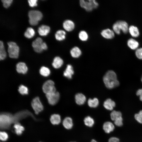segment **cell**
Returning <instances> with one entry per match:
<instances>
[{
  "mask_svg": "<svg viewBox=\"0 0 142 142\" xmlns=\"http://www.w3.org/2000/svg\"><path fill=\"white\" fill-rule=\"evenodd\" d=\"M141 81L142 82V77L141 79Z\"/></svg>",
  "mask_w": 142,
  "mask_h": 142,
  "instance_id": "obj_45",
  "label": "cell"
},
{
  "mask_svg": "<svg viewBox=\"0 0 142 142\" xmlns=\"http://www.w3.org/2000/svg\"><path fill=\"white\" fill-rule=\"evenodd\" d=\"M63 27L66 31L70 32L73 31L75 28L74 22L72 20L67 19L63 22Z\"/></svg>",
  "mask_w": 142,
  "mask_h": 142,
  "instance_id": "obj_10",
  "label": "cell"
},
{
  "mask_svg": "<svg viewBox=\"0 0 142 142\" xmlns=\"http://www.w3.org/2000/svg\"><path fill=\"white\" fill-rule=\"evenodd\" d=\"M29 22L32 26L37 25L38 22L42 17V14L40 11L37 10H31L28 13Z\"/></svg>",
  "mask_w": 142,
  "mask_h": 142,
  "instance_id": "obj_3",
  "label": "cell"
},
{
  "mask_svg": "<svg viewBox=\"0 0 142 142\" xmlns=\"http://www.w3.org/2000/svg\"><path fill=\"white\" fill-rule=\"evenodd\" d=\"M3 6L6 8H8L11 5L13 0H2Z\"/></svg>",
  "mask_w": 142,
  "mask_h": 142,
  "instance_id": "obj_36",
  "label": "cell"
},
{
  "mask_svg": "<svg viewBox=\"0 0 142 142\" xmlns=\"http://www.w3.org/2000/svg\"><path fill=\"white\" fill-rule=\"evenodd\" d=\"M111 119L114 121L117 119L122 116V114L120 112L115 110L112 111L110 114Z\"/></svg>",
  "mask_w": 142,
  "mask_h": 142,
  "instance_id": "obj_31",
  "label": "cell"
},
{
  "mask_svg": "<svg viewBox=\"0 0 142 142\" xmlns=\"http://www.w3.org/2000/svg\"><path fill=\"white\" fill-rule=\"evenodd\" d=\"M28 69L27 66L24 62H19L16 65V70L19 73L26 74L27 72Z\"/></svg>",
  "mask_w": 142,
  "mask_h": 142,
  "instance_id": "obj_12",
  "label": "cell"
},
{
  "mask_svg": "<svg viewBox=\"0 0 142 142\" xmlns=\"http://www.w3.org/2000/svg\"><path fill=\"white\" fill-rule=\"evenodd\" d=\"M103 106L106 109L109 110H113L115 106V102L110 98L106 99L104 102Z\"/></svg>",
  "mask_w": 142,
  "mask_h": 142,
  "instance_id": "obj_14",
  "label": "cell"
},
{
  "mask_svg": "<svg viewBox=\"0 0 142 142\" xmlns=\"http://www.w3.org/2000/svg\"><path fill=\"white\" fill-rule=\"evenodd\" d=\"M99 102L98 99L94 98L93 99H89L88 100V104L89 106L91 108H96L99 105Z\"/></svg>",
  "mask_w": 142,
  "mask_h": 142,
  "instance_id": "obj_28",
  "label": "cell"
},
{
  "mask_svg": "<svg viewBox=\"0 0 142 142\" xmlns=\"http://www.w3.org/2000/svg\"><path fill=\"white\" fill-rule=\"evenodd\" d=\"M101 34L104 38L107 39H111L115 36V33L113 30L109 28H106L102 30Z\"/></svg>",
  "mask_w": 142,
  "mask_h": 142,
  "instance_id": "obj_11",
  "label": "cell"
},
{
  "mask_svg": "<svg viewBox=\"0 0 142 142\" xmlns=\"http://www.w3.org/2000/svg\"><path fill=\"white\" fill-rule=\"evenodd\" d=\"M74 73L73 67L70 64L67 65L65 71L63 72V75L69 79H71Z\"/></svg>",
  "mask_w": 142,
  "mask_h": 142,
  "instance_id": "obj_15",
  "label": "cell"
},
{
  "mask_svg": "<svg viewBox=\"0 0 142 142\" xmlns=\"http://www.w3.org/2000/svg\"></svg>",
  "mask_w": 142,
  "mask_h": 142,
  "instance_id": "obj_47",
  "label": "cell"
},
{
  "mask_svg": "<svg viewBox=\"0 0 142 142\" xmlns=\"http://www.w3.org/2000/svg\"><path fill=\"white\" fill-rule=\"evenodd\" d=\"M6 53L4 49L3 43L1 41H0V59L3 60L6 58Z\"/></svg>",
  "mask_w": 142,
  "mask_h": 142,
  "instance_id": "obj_29",
  "label": "cell"
},
{
  "mask_svg": "<svg viewBox=\"0 0 142 142\" xmlns=\"http://www.w3.org/2000/svg\"><path fill=\"white\" fill-rule=\"evenodd\" d=\"M63 125L66 129H71L73 125L72 119L69 117L65 118L63 121Z\"/></svg>",
  "mask_w": 142,
  "mask_h": 142,
  "instance_id": "obj_22",
  "label": "cell"
},
{
  "mask_svg": "<svg viewBox=\"0 0 142 142\" xmlns=\"http://www.w3.org/2000/svg\"><path fill=\"white\" fill-rule=\"evenodd\" d=\"M28 1L29 4L31 7H33L37 5V0H29Z\"/></svg>",
  "mask_w": 142,
  "mask_h": 142,
  "instance_id": "obj_39",
  "label": "cell"
},
{
  "mask_svg": "<svg viewBox=\"0 0 142 142\" xmlns=\"http://www.w3.org/2000/svg\"><path fill=\"white\" fill-rule=\"evenodd\" d=\"M70 53L71 56L74 58L79 57L82 54V51L77 46H75L70 50Z\"/></svg>",
  "mask_w": 142,
  "mask_h": 142,
  "instance_id": "obj_18",
  "label": "cell"
},
{
  "mask_svg": "<svg viewBox=\"0 0 142 142\" xmlns=\"http://www.w3.org/2000/svg\"><path fill=\"white\" fill-rule=\"evenodd\" d=\"M63 63V60L60 57L57 56L54 58L52 65L54 68L58 69L60 67Z\"/></svg>",
  "mask_w": 142,
  "mask_h": 142,
  "instance_id": "obj_20",
  "label": "cell"
},
{
  "mask_svg": "<svg viewBox=\"0 0 142 142\" xmlns=\"http://www.w3.org/2000/svg\"><path fill=\"white\" fill-rule=\"evenodd\" d=\"M128 47L132 50L136 49L139 46V42L135 39L132 38L129 39L127 42Z\"/></svg>",
  "mask_w": 142,
  "mask_h": 142,
  "instance_id": "obj_21",
  "label": "cell"
},
{
  "mask_svg": "<svg viewBox=\"0 0 142 142\" xmlns=\"http://www.w3.org/2000/svg\"><path fill=\"white\" fill-rule=\"evenodd\" d=\"M61 117L58 114H54L52 115L50 121L52 124L54 125L59 124L61 122Z\"/></svg>",
  "mask_w": 142,
  "mask_h": 142,
  "instance_id": "obj_25",
  "label": "cell"
},
{
  "mask_svg": "<svg viewBox=\"0 0 142 142\" xmlns=\"http://www.w3.org/2000/svg\"><path fill=\"white\" fill-rule=\"evenodd\" d=\"M128 31L132 36L134 37H137L139 35V32L138 28L133 25L130 26Z\"/></svg>",
  "mask_w": 142,
  "mask_h": 142,
  "instance_id": "obj_23",
  "label": "cell"
},
{
  "mask_svg": "<svg viewBox=\"0 0 142 142\" xmlns=\"http://www.w3.org/2000/svg\"><path fill=\"white\" fill-rule=\"evenodd\" d=\"M43 42L42 39L40 37L37 38L33 42L32 45L36 52L40 53L43 51L42 44Z\"/></svg>",
  "mask_w": 142,
  "mask_h": 142,
  "instance_id": "obj_9",
  "label": "cell"
},
{
  "mask_svg": "<svg viewBox=\"0 0 142 142\" xmlns=\"http://www.w3.org/2000/svg\"><path fill=\"white\" fill-rule=\"evenodd\" d=\"M78 36L79 39L82 41H86L88 39V35L87 32L84 30L80 31Z\"/></svg>",
  "mask_w": 142,
  "mask_h": 142,
  "instance_id": "obj_27",
  "label": "cell"
},
{
  "mask_svg": "<svg viewBox=\"0 0 142 142\" xmlns=\"http://www.w3.org/2000/svg\"><path fill=\"white\" fill-rule=\"evenodd\" d=\"M90 142H98L94 139H92Z\"/></svg>",
  "mask_w": 142,
  "mask_h": 142,
  "instance_id": "obj_43",
  "label": "cell"
},
{
  "mask_svg": "<svg viewBox=\"0 0 142 142\" xmlns=\"http://www.w3.org/2000/svg\"><path fill=\"white\" fill-rule=\"evenodd\" d=\"M18 91L22 95L27 94L28 93V88L23 85H21L19 86Z\"/></svg>",
  "mask_w": 142,
  "mask_h": 142,
  "instance_id": "obj_33",
  "label": "cell"
},
{
  "mask_svg": "<svg viewBox=\"0 0 142 142\" xmlns=\"http://www.w3.org/2000/svg\"><path fill=\"white\" fill-rule=\"evenodd\" d=\"M35 34L34 29L32 28L29 27L27 29L24 33V36L28 38H31L33 37Z\"/></svg>",
  "mask_w": 142,
  "mask_h": 142,
  "instance_id": "obj_26",
  "label": "cell"
},
{
  "mask_svg": "<svg viewBox=\"0 0 142 142\" xmlns=\"http://www.w3.org/2000/svg\"><path fill=\"white\" fill-rule=\"evenodd\" d=\"M115 124L118 126H121L123 124V118L122 116L117 119L114 121Z\"/></svg>",
  "mask_w": 142,
  "mask_h": 142,
  "instance_id": "obj_37",
  "label": "cell"
},
{
  "mask_svg": "<svg viewBox=\"0 0 142 142\" xmlns=\"http://www.w3.org/2000/svg\"><path fill=\"white\" fill-rule=\"evenodd\" d=\"M66 34V32L64 30H59L55 33V37L56 39L58 41H62L65 39Z\"/></svg>",
  "mask_w": 142,
  "mask_h": 142,
  "instance_id": "obj_19",
  "label": "cell"
},
{
  "mask_svg": "<svg viewBox=\"0 0 142 142\" xmlns=\"http://www.w3.org/2000/svg\"><path fill=\"white\" fill-rule=\"evenodd\" d=\"M42 48L43 50H46L47 48V45L44 42H43L42 43Z\"/></svg>",
  "mask_w": 142,
  "mask_h": 142,
  "instance_id": "obj_42",
  "label": "cell"
},
{
  "mask_svg": "<svg viewBox=\"0 0 142 142\" xmlns=\"http://www.w3.org/2000/svg\"></svg>",
  "mask_w": 142,
  "mask_h": 142,
  "instance_id": "obj_46",
  "label": "cell"
},
{
  "mask_svg": "<svg viewBox=\"0 0 142 142\" xmlns=\"http://www.w3.org/2000/svg\"><path fill=\"white\" fill-rule=\"evenodd\" d=\"M139 113L142 115V110L140 111Z\"/></svg>",
  "mask_w": 142,
  "mask_h": 142,
  "instance_id": "obj_44",
  "label": "cell"
},
{
  "mask_svg": "<svg viewBox=\"0 0 142 142\" xmlns=\"http://www.w3.org/2000/svg\"><path fill=\"white\" fill-rule=\"evenodd\" d=\"M49 103L51 105H54L58 102L59 98V93L57 92L46 94Z\"/></svg>",
  "mask_w": 142,
  "mask_h": 142,
  "instance_id": "obj_8",
  "label": "cell"
},
{
  "mask_svg": "<svg viewBox=\"0 0 142 142\" xmlns=\"http://www.w3.org/2000/svg\"><path fill=\"white\" fill-rule=\"evenodd\" d=\"M134 117L136 120L139 123L142 124V115L139 113L136 114Z\"/></svg>",
  "mask_w": 142,
  "mask_h": 142,
  "instance_id": "obj_38",
  "label": "cell"
},
{
  "mask_svg": "<svg viewBox=\"0 0 142 142\" xmlns=\"http://www.w3.org/2000/svg\"><path fill=\"white\" fill-rule=\"evenodd\" d=\"M8 134L4 131H1L0 132V139L2 141H6L8 139Z\"/></svg>",
  "mask_w": 142,
  "mask_h": 142,
  "instance_id": "obj_34",
  "label": "cell"
},
{
  "mask_svg": "<svg viewBox=\"0 0 142 142\" xmlns=\"http://www.w3.org/2000/svg\"><path fill=\"white\" fill-rule=\"evenodd\" d=\"M13 128L15 133L19 135H21L24 130V127L18 122L15 123Z\"/></svg>",
  "mask_w": 142,
  "mask_h": 142,
  "instance_id": "obj_24",
  "label": "cell"
},
{
  "mask_svg": "<svg viewBox=\"0 0 142 142\" xmlns=\"http://www.w3.org/2000/svg\"><path fill=\"white\" fill-rule=\"evenodd\" d=\"M80 7L88 12H90L97 8L99 6L98 3L95 0H80Z\"/></svg>",
  "mask_w": 142,
  "mask_h": 142,
  "instance_id": "obj_4",
  "label": "cell"
},
{
  "mask_svg": "<svg viewBox=\"0 0 142 142\" xmlns=\"http://www.w3.org/2000/svg\"><path fill=\"white\" fill-rule=\"evenodd\" d=\"M129 28L127 23L122 20L117 21L113 24L112 27L113 31L118 34H120L121 30L124 33H127L128 31Z\"/></svg>",
  "mask_w": 142,
  "mask_h": 142,
  "instance_id": "obj_2",
  "label": "cell"
},
{
  "mask_svg": "<svg viewBox=\"0 0 142 142\" xmlns=\"http://www.w3.org/2000/svg\"><path fill=\"white\" fill-rule=\"evenodd\" d=\"M42 90L46 94L55 92L56 90L54 82L50 80L46 81L43 85Z\"/></svg>",
  "mask_w": 142,
  "mask_h": 142,
  "instance_id": "obj_6",
  "label": "cell"
},
{
  "mask_svg": "<svg viewBox=\"0 0 142 142\" xmlns=\"http://www.w3.org/2000/svg\"><path fill=\"white\" fill-rule=\"evenodd\" d=\"M135 54L138 58L142 59V48L137 49L135 52Z\"/></svg>",
  "mask_w": 142,
  "mask_h": 142,
  "instance_id": "obj_35",
  "label": "cell"
},
{
  "mask_svg": "<svg viewBox=\"0 0 142 142\" xmlns=\"http://www.w3.org/2000/svg\"><path fill=\"white\" fill-rule=\"evenodd\" d=\"M84 122L85 125L88 127H92L94 125V121L93 118L89 116L85 117L84 119Z\"/></svg>",
  "mask_w": 142,
  "mask_h": 142,
  "instance_id": "obj_30",
  "label": "cell"
},
{
  "mask_svg": "<svg viewBox=\"0 0 142 142\" xmlns=\"http://www.w3.org/2000/svg\"><path fill=\"white\" fill-rule=\"evenodd\" d=\"M115 127L113 124L110 121L105 122L103 125V129L105 132L107 133H110L113 131Z\"/></svg>",
  "mask_w": 142,
  "mask_h": 142,
  "instance_id": "obj_16",
  "label": "cell"
},
{
  "mask_svg": "<svg viewBox=\"0 0 142 142\" xmlns=\"http://www.w3.org/2000/svg\"><path fill=\"white\" fill-rule=\"evenodd\" d=\"M108 142H120L119 139L115 137H112L109 140Z\"/></svg>",
  "mask_w": 142,
  "mask_h": 142,
  "instance_id": "obj_41",
  "label": "cell"
},
{
  "mask_svg": "<svg viewBox=\"0 0 142 142\" xmlns=\"http://www.w3.org/2000/svg\"><path fill=\"white\" fill-rule=\"evenodd\" d=\"M50 30V28L49 26L45 25H42L38 28V31L40 35L44 36L49 33Z\"/></svg>",
  "mask_w": 142,
  "mask_h": 142,
  "instance_id": "obj_13",
  "label": "cell"
},
{
  "mask_svg": "<svg viewBox=\"0 0 142 142\" xmlns=\"http://www.w3.org/2000/svg\"><path fill=\"white\" fill-rule=\"evenodd\" d=\"M8 46V52L10 57L17 58L19 56V48L14 42H10L7 43Z\"/></svg>",
  "mask_w": 142,
  "mask_h": 142,
  "instance_id": "obj_5",
  "label": "cell"
},
{
  "mask_svg": "<svg viewBox=\"0 0 142 142\" xmlns=\"http://www.w3.org/2000/svg\"><path fill=\"white\" fill-rule=\"evenodd\" d=\"M40 74L44 77L49 76L50 74V70L48 68L43 66L39 70Z\"/></svg>",
  "mask_w": 142,
  "mask_h": 142,
  "instance_id": "obj_32",
  "label": "cell"
},
{
  "mask_svg": "<svg viewBox=\"0 0 142 142\" xmlns=\"http://www.w3.org/2000/svg\"><path fill=\"white\" fill-rule=\"evenodd\" d=\"M75 99L76 103L79 105H81L84 104L86 100L85 96L81 93H78L76 94Z\"/></svg>",
  "mask_w": 142,
  "mask_h": 142,
  "instance_id": "obj_17",
  "label": "cell"
},
{
  "mask_svg": "<svg viewBox=\"0 0 142 142\" xmlns=\"http://www.w3.org/2000/svg\"><path fill=\"white\" fill-rule=\"evenodd\" d=\"M136 95L139 96L140 100L142 101V88L139 89L136 92Z\"/></svg>",
  "mask_w": 142,
  "mask_h": 142,
  "instance_id": "obj_40",
  "label": "cell"
},
{
  "mask_svg": "<svg viewBox=\"0 0 142 142\" xmlns=\"http://www.w3.org/2000/svg\"><path fill=\"white\" fill-rule=\"evenodd\" d=\"M31 104L36 114H38L43 110V106L38 97H36L32 100Z\"/></svg>",
  "mask_w": 142,
  "mask_h": 142,
  "instance_id": "obj_7",
  "label": "cell"
},
{
  "mask_svg": "<svg viewBox=\"0 0 142 142\" xmlns=\"http://www.w3.org/2000/svg\"><path fill=\"white\" fill-rule=\"evenodd\" d=\"M103 80L106 87L109 89L117 87L119 84L116 74L112 70L106 72L103 77Z\"/></svg>",
  "mask_w": 142,
  "mask_h": 142,
  "instance_id": "obj_1",
  "label": "cell"
}]
</instances>
